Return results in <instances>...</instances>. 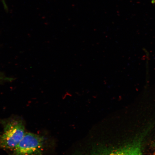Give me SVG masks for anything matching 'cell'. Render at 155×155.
Wrapping results in <instances>:
<instances>
[{
  "label": "cell",
  "mask_w": 155,
  "mask_h": 155,
  "mask_svg": "<svg viewBox=\"0 0 155 155\" xmlns=\"http://www.w3.org/2000/svg\"><path fill=\"white\" fill-rule=\"evenodd\" d=\"M49 144V140L44 136L26 132L20 142L8 155H44Z\"/></svg>",
  "instance_id": "7a4b0ae2"
},
{
  "label": "cell",
  "mask_w": 155,
  "mask_h": 155,
  "mask_svg": "<svg viewBox=\"0 0 155 155\" xmlns=\"http://www.w3.org/2000/svg\"><path fill=\"white\" fill-rule=\"evenodd\" d=\"M0 150L12 151L26 133L25 125L22 118L13 116L0 121Z\"/></svg>",
  "instance_id": "6da1fadb"
},
{
  "label": "cell",
  "mask_w": 155,
  "mask_h": 155,
  "mask_svg": "<svg viewBox=\"0 0 155 155\" xmlns=\"http://www.w3.org/2000/svg\"></svg>",
  "instance_id": "8992f818"
},
{
  "label": "cell",
  "mask_w": 155,
  "mask_h": 155,
  "mask_svg": "<svg viewBox=\"0 0 155 155\" xmlns=\"http://www.w3.org/2000/svg\"><path fill=\"white\" fill-rule=\"evenodd\" d=\"M2 2L3 3L4 6L5 8V9H7V7L6 5V3L5 2V0H1Z\"/></svg>",
  "instance_id": "5b68a950"
},
{
  "label": "cell",
  "mask_w": 155,
  "mask_h": 155,
  "mask_svg": "<svg viewBox=\"0 0 155 155\" xmlns=\"http://www.w3.org/2000/svg\"><path fill=\"white\" fill-rule=\"evenodd\" d=\"M84 155H142L141 144L140 141H135L122 148L110 150L100 145Z\"/></svg>",
  "instance_id": "3957f363"
},
{
  "label": "cell",
  "mask_w": 155,
  "mask_h": 155,
  "mask_svg": "<svg viewBox=\"0 0 155 155\" xmlns=\"http://www.w3.org/2000/svg\"><path fill=\"white\" fill-rule=\"evenodd\" d=\"M12 81V78L6 77L2 73L0 72V83L4 81Z\"/></svg>",
  "instance_id": "277c9868"
}]
</instances>
